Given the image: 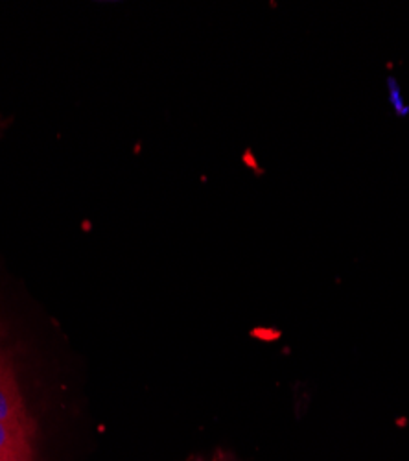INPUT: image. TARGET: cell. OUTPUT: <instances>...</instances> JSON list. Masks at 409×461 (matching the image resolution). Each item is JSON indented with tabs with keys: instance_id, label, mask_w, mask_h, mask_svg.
Instances as JSON below:
<instances>
[{
	"instance_id": "obj_1",
	"label": "cell",
	"mask_w": 409,
	"mask_h": 461,
	"mask_svg": "<svg viewBox=\"0 0 409 461\" xmlns=\"http://www.w3.org/2000/svg\"><path fill=\"white\" fill-rule=\"evenodd\" d=\"M0 461H36V423L17 373L0 344Z\"/></svg>"
},
{
	"instance_id": "obj_2",
	"label": "cell",
	"mask_w": 409,
	"mask_h": 461,
	"mask_svg": "<svg viewBox=\"0 0 409 461\" xmlns=\"http://www.w3.org/2000/svg\"><path fill=\"white\" fill-rule=\"evenodd\" d=\"M387 98H389V104H391V109L395 111L396 117L398 118L409 117L408 100L404 98V92H402V87L400 83H398V80L393 76L387 78Z\"/></svg>"
}]
</instances>
